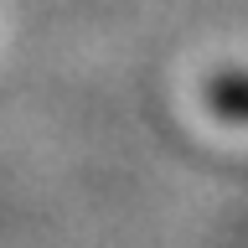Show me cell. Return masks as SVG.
<instances>
[{
    "label": "cell",
    "mask_w": 248,
    "mask_h": 248,
    "mask_svg": "<svg viewBox=\"0 0 248 248\" xmlns=\"http://www.w3.org/2000/svg\"><path fill=\"white\" fill-rule=\"evenodd\" d=\"M207 98H212V108L222 114V119L248 124V73H228V78H217Z\"/></svg>",
    "instance_id": "6da1fadb"
}]
</instances>
